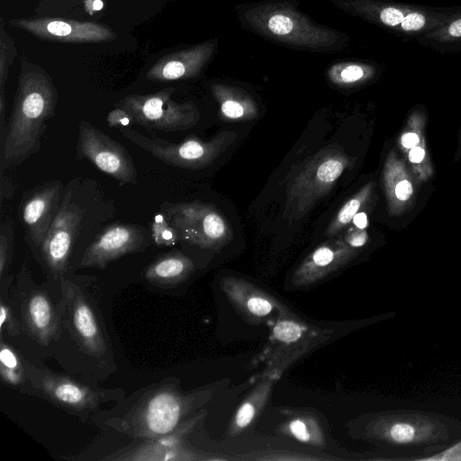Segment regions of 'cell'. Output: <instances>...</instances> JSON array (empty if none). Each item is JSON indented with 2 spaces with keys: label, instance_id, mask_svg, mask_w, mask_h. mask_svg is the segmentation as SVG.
Segmentation results:
<instances>
[{
  "label": "cell",
  "instance_id": "cell-17",
  "mask_svg": "<svg viewBox=\"0 0 461 461\" xmlns=\"http://www.w3.org/2000/svg\"><path fill=\"white\" fill-rule=\"evenodd\" d=\"M194 271L192 260L178 251L158 257L145 271L148 281L158 285H173L186 279Z\"/></svg>",
  "mask_w": 461,
  "mask_h": 461
},
{
  "label": "cell",
  "instance_id": "cell-28",
  "mask_svg": "<svg viewBox=\"0 0 461 461\" xmlns=\"http://www.w3.org/2000/svg\"><path fill=\"white\" fill-rule=\"evenodd\" d=\"M108 126L111 128H125L133 124L132 117L122 107L112 110L106 118Z\"/></svg>",
  "mask_w": 461,
  "mask_h": 461
},
{
  "label": "cell",
  "instance_id": "cell-2",
  "mask_svg": "<svg viewBox=\"0 0 461 461\" xmlns=\"http://www.w3.org/2000/svg\"><path fill=\"white\" fill-rule=\"evenodd\" d=\"M56 103V91L48 77L34 71L21 77L2 145L3 166L19 164L38 151Z\"/></svg>",
  "mask_w": 461,
  "mask_h": 461
},
{
  "label": "cell",
  "instance_id": "cell-30",
  "mask_svg": "<svg viewBox=\"0 0 461 461\" xmlns=\"http://www.w3.org/2000/svg\"><path fill=\"white\" fill-rule=\"evenodd\" d=\"M247 308L253 315L263 317L270 313L273 305L264 297L252 296L247 302Z\"/></svg>",
  "mask_w": 461,
  "mask_h": 461
},
{
  "label": "cell",
  "instance_id": "cell-33",
  "mask_svg": "<svg viewBox=\"0 0 461 461\" xmlns=\"http://www.w3.org/2000/svg\"><path fill=\"white\" fill-rule=\"evenodd\" d=\"M394 194L399 200L405 201L412 194V186L408 180L400 181L395 188Z\"/></svg>",
  "mask_w": 461,
  "mask_h": 461
},
{
  "label": "cell",
  "instance_id": "cell-11",
  "mask_svg": "<svg viewBox=\"0 0 461 461\" xmlns=\"http://www.w3.org/2000/svg\"><path fill=\"white\" fill-rule=\"evenodd\" d=\"M143 244L144 233L139 226L111 225L87 247L80 267L104 268L113 260L140 250Z\"/></svg>",
  "mask_w": 461,
  "mask_h": 461
},
{
  "label": "cell",
  "instance_id": "cell-23",
  "mask_svg": "<svg viewBox=\"0 0 461 461\" xmlns=\"http://www.w3.org/2000/svg\"><path fill=\"white\" fill-rule=\"evenodd\" d=\"M372 69L366 66L350 64L330 72L331 80L338 85H352L367 78Z\"/></svg>",
  "mask_w": 461,
  "mask_h": 461
},
{
  "label": "cell",
  "instance_id": "cell-29",
  "mask_svg": "<svg viewBox=\"0 0 461 461\" xmlns=\"http://www.w3.org/2000/svg\"><path fill=\"white\" fill-rule=\"evenodd\" d=\"M391 438L397 443L411 442L415 436L414 428L408 423H396L390 429Z\"/></svg>",
  "mask_w": 461,
  "mask_h": 461
},
{
  "label": "cell",
  "instance_id": "cell-7",
  "mask_svg": "<svg viewBox=\"0 0 461 461\" xmlns=\"http://www.w3.org/2000/svg\"><path fill=\"white\" fill-rule=\"evenodd\" d=\"M127 140L163 162L180 167L197 169L212 163L235 140L233 131H221L210 140L189 138L169 142L158 137H148L130 127L119 129Z\"/></svg>",
  "mask_w": 461,
  "mask_h": 461
},
{
  "label": "cell",
  "instance_id": "cell-14",
  "mask_svg": "<svg viewBox=\"0 0 461 461\" xmlns=\"http://www.w3.org/2000/svg\"><path fill=\"white\" fill-rule=\"evenodd\" d=\"M184 422L175 431L152 439L142 440L135 447L117 451L103 459L109 460H181L185 451L181 448V440L188 429Z\"/></svg>",
  "mask_w": 461,
  "mask_h": 461
},
{
  "label": "cell",
  "instance_id": "cell-13",
  "mask_svg": "<svg viewBox=\"0 0 461 461\" xmlns=\"http://www.w3.org/2000/svg\"><path fill=\"white\" fill-rule=\"evenodd\" d=\"M61 186L60 181L46 183L32 190L23 201V221L39 249L59 209Z\"/></svg>",
  "mask_w": 461,
  "mask_h": 461
},
{
  "label": "cell",
  "instance_id": "cell-21",
  "mask_svg": "<svg viewBox=\"0 0 461 461\" xmlns=\"http://www.w3.org/2000/svg\"><path fill=\"white\" fill-rule=\"evenodd\" d=\"M370 194V185L364 186L357 194L348 200L337 212L325 230V235L332 237L344 229L358 212Z\"/></svg>",
  "mask_w": 461,
  "mask_h": 461
},
{
  "label": "cell",
  "instance_id": "cell-24",
  "mask_svg": "<svg viewBox=\"0 0 461 461\" xmlns=\"http://www.w3.org/2000/svg\"><path fill=\"white\" fill-rule=\"evenodd\" d=\"M151 228L152 237L158 245H172L180 239L166 217L157 216Z\"/></svg>",
  "mask_w": 461,
  "mask_h": 461
},
{
  "label": "cell",
  "instance_id": "cell-18",
  "mask_svg": "<svg viewBox=\"0 0 461 461\" xmlns=\"http://www.w3.org/2000/svg\"><path fill=\"white\" fill-rule=\"evenodd\" d=\"M415 40L419 45L435 52H461V5L442 25Z\"/></svg>",
  "mask_w": 461,
  "mask_h": 461
},
{
  "label": "cell",
  "instance_id": "cell-16",
  "mask_svg": "<svg viewBox=\"0 0 461 461\" xmlns=\"http://www.w3.org/2000/svg\"><path fill=\"white\" fill-rule=\"evenodd\" d=\"M24 27L39 35H51L68 41H96L108 38L109 31L93 23H67L62 20L30 21Z\"/></svg>",
  "mask_w": 461,
  "mask_h": 461
},
{
  "label": "cell",
  "instance_id": "cell-9",
  "mask_svg": "<svg viewBox=\"0 0 461 461\" xmlns=\"http://www.w3.org/2000/svg\"><path fill=\"white\" fill-rule=\"evenodd\" d=\"M77 151L122 185L137 183V170L125 148L85 120L79 124Z\"/></svg>",
  "mask_w": 461,
  "mask_h": 461
},
{
  "label": "cell",
  "instance_id": "cell-22",
  "mask_svg": "<svg viewBox=\"0 0 461 461\" xmlns=\"http://www.w3.org/2000/svg\"><path fill=\"white\" fill-rule=\"evenodd\" d=\"M14 231L11 221L3 222L0 232V276L3 278L9 269L14 250Z\"/></svg>",
  "mask_w": 461,
  "mask_h": 461
},
{
  "label": "cell",
  "instance_id": "cell-37",
  "mask_svg": "<svg viewBox=\"0 0 461 461\" xmlns=\"http://www.w3.org/2000/svg\"><path fill=\"white\" fill-rule=\"evenodd\" d=\"M103 7V2L101 0H95L93 3V9L94 10H101Z\"/></svg>",
  "mask_w": 461,
  "mask_h": 461
},
{
  "label": "cell",
  "instance_id": "cell-10",
  "mask_svg": "<svg viewBox=\"0 0 461 461\" xmlns=\"http://www.w3.org/2000/svg\"><path fill=\"white\" fill-rule=\"evenodd\" d=\"M82 218L81 207L68 193L40 248L43 267L53 278L59 279L67 270Z\"/></svg>",
  "mask_w": 461,
  "mask_h": 461
},
{
  "label": "cell",
  "instance_id": "cell-35",
  "mask_svg": "<svg viewBox=\"0 0 461 461\" xmlns=\"http://www.w3.org/2000/svg\"><path fill=\"white\" fill-rule=\"evenodd\" d=\"M425 156V151L422 148L420 147H414L411 149L409 153V158L413 163H419L420 162Z\"/></svg>",
  "mask_w": 461,
  "mask_h": 461
},
{
  "label": "cell",
  "instance_id": "cell-36",
  "mask_svg": "<svg viewBox=\"0 0 461 461\" xmlns=\"http://www.w3.org/2000/svg\"><path fill=\"white\" fill-rule=\"evenodd\" d=\"M352 221L358 229H365L367 225V217L365 212H357Z\"/></svg>",
  "mask_w": 461,
  "mask_h": 461
},
{
  "label": "cell",
  "instance_id": "cell-4",
  "mask_svg": "<svg viewBox=\"0 0 461 461\" xmlns=\"http://www.w3.org/2000/svg\"><path fill=\"white\" fill-rule=\"evenodd\" d=\"M24 367L25 382L34 394L73 414H88L98 411L103 404L124 397L122 389L92 386L69 375L38 368L27 360Z\"/></svg>",
  "mask_w": 461,
  "mask_h": 461
},
{
  "label": "cell",
  "instance_id": "cell-3",
  "mask_svg": "<svg viewBox=\"0 0 461 461\" xmlns=\"http://www.w3.org/2000/svg\"><path fill=\"white\" fill-rule=\"evenodd\" d=\"M350 159L339 148L327 147L310 158L286 188L284 218H303L334 186Z\"/></svg>",
  "mask_w": 461,
  "mask_h": 461
},
{
  "label": "cell",
  "instance_id": "cell-19",
  "mask_svg": "<svg viewBox=\"0 0 461 461\" xmlns=\"http://www.w3.org/2000/svg\"><path fill=\"white\" fill-rule=\"evenodd\" d=\"M220 104L221 117L226 121H250L258 118V109L251 98L221 86L213 89Z\"/></svg>",
  "mask_w": 461,
  "mask_h": 461
},
{
  "label": "cell",
  "instance_id": "cell-6",
  "mask_svg": "<svg viewBox=\"0 0 461 461\" xmlns=\"http://www.w3.org/2000/svg\"><path fill=\"white\" fill-rule=\"evenodd\" d=\"M161 210L179 238L203 249H220L232 240L228 220L213 204L194 201L168 203Z\"/></svg>",
  "mask_w": 461,
  "mask_h": 461
},
{
  "label": "cell",
  "instance_id": "cell-26",
  "mask_svg": "<svg viewBox=\"0 0 461 461\" xmlns=\"http://www.w3.org/2000/svg\"><path fill=\"white\" fill-rule=\"evenodd\" d=\"M301 326L293 321H282L276 323L274 328V337L282 342H293L297 340L302 335Z\"/></svg>",
  "mask_w": 461,
  "mask_h": 461
},
{
  "label": "cell",
  "instance_id": "cell-27",
  "mask_svg": "<svg viewBox=\"0 0 461 461\" xmlns=\"http://www.w3.org/2000/svg\"><path fill=\"white\" fill-rule=\"evenodd\" d=\"M255 403L254 399H249L240 407L235 416V426L238 429H243L251 422L257 410Z\"/></svg>",
  "mask_w": 461,
  "mask_h": 461
},
{
  "label": "cell",
  "instance_id": "cell-32",
  "mask_svg": "<svg viewBox=\"0 0 461 461\" xmlns=\"http://www.w3.org/2000/svg\"><path fill=\"white\" fill-rule=\"evenodd\" d=\"M344 240L352 248H359L367 240V233L364 229L350 228L345 235Z\"/></svg>",
  "mask_w": 461,
  "mask_h": 461
},
{
  "label": "cell",
  "instance_id": "cell-34",
  "mask_svg": "<svg viewBox=\"0 0 461 461\" xmlns=\"http://www.w3.org/2000/svg\"><path fill=\"white\" fill-rule=\"evenodd\" d=\"M419 136L414 132H407L402 137V144L407 149H412L419 143Z\"/></svg>",
  "mask_w": 461,
  "mask_h": 461
},
{
  "label": "cell",
  "instance_id": "cell-31",
  "mask_svg": "<svg viewBox=\"0 0 461 461\" xmlns=\"http://www.w3.org/2000/svg\"><path fill=\"white\" fill-rule=\"evenodd\" d=\"M289 429L292 435L300 441L308 442L312 438L307 424L299 419L289 423Z\"/></svg>",
  "mask_w": 461,
  "mask_h": 461
},
{
  "label": "cell",
  "instance_id": "cell-12",
  "mask_svg": "<svg viewBox=\"0 0 461 461\" xmlns=\"http://www.w3.org/2000/svg\"><path fill=\"white\" fill-rule=\"evenodd\" d=\"M20 306L23 329L32 339L48 346L59 337L61 314L43 288L25 292Z\"/></svg>",
  "mask_w": 461,
  "mask_h": 461
},
{
  "label": "cell",
  "instance_id": "cell-5",
  "mask_svg": "<svg viewBox=\"0 0 461 461\" xmlns=\"http://www.w3.org/2000/svg\"><path fill=\"white\" fill-rule=\"evenodd\" d=\"M59 283L62 314L72 339L85 354L106 360L111 342L94 296L79 280L62 276Z\"/></svg>",
  "mask_w": 461,
  "mask_h": 461
},
{
  "label": "cell",
  "instance_id": "cell-25",
  "mask_svg": "<svg viewBox=\"0 0 461 461\" xmlns=\"http://www.w3.org/2000/svg\"><path fill=\"white\" fill-rule=\"evenodd\" d=\"M23 330L20 319H17L8 304L1 300L0 304V332L1 336L6 331L11 336H16Z\"/></svg>",
  "mask_w": 461,
  "mask_h": 461
},
{
  "label": "cell",
  "instance_id": "cell-20",
  "mask_svg": "<svg viewBox=\"0 0 461 461\" xmlns=\"http://www.w3.org/2000/svg\"><path fill=\"white\" fill-rule=\"evenodd\" d=\"M0 346V374L3 381L12 386L21 385L25 382L24 359L3 340Z\"/></svg>",
  "mask_w": 461,
  "mask_h": 461
},
{
  "label": "cell",
  "instance_id": "cell-15",
  "mask_svg": "<svg viewBox=\"0 0 461 461\" xmlns=\"http://www.w3.org/2000/svg\"><path fill=\"white\" fill-rule=\"evenodd\" d=\"M342 239L324 242L312 251L295 273L300 281L313 280L342 267L355 254Z\"/></svg>",
  "mask_w": 461,
  "mask_h": 461
},
{
  "label": "cell",
  "instance_id": "cell-1",
  "mask_svg": "<svg viewBox=\"0 0 461 461\" xmlns=\"http://www.w3.org/2000/svg\"><path fill=\"white\" fill-rule=\"evenodd\" d=\"M135 393L123 411L102 424L135 439H152L175 431L194 406L195 396L182 392L173 378Z\"/></svg>",
  "mask_w": 461,
  "mask_h": 461
},
{
  "label": "cell",
  "instance_id": "cell-8",
  "mask_svg": "<svg viewBox=\"0 0 461 461\" xmlns=\"http://www.w3.org/2000/svg\"><path fill=\"white\" fill-rule=\"evenodd\" d=\"M173 89L147 95H129L118 104L133 120V124L166 131H184L194 126L200 113L191 103L179 104L171 98Z\"/></svg>",
  "mask_w": 461,
  "mask_h": 461
}]
</instances>
